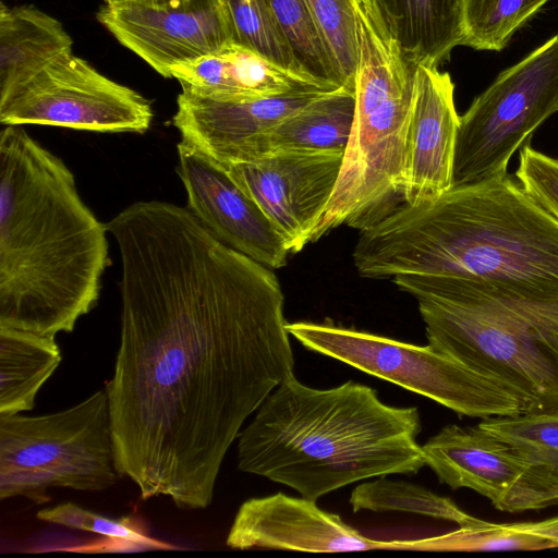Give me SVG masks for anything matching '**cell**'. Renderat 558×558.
Listing matches in <instances>:
<instances>
[{"label": "cell", "mask_w": 558, "mask_h": 558, "mask_svg": "<svg viewBox=\"0 0 558 558\" xmlns=\"http://www.w3.org/2000/svg\"><path fill=\"white\" fill-rule=\"evenodd\" d=\"M106 226L121 260L106 386L118 473L144 499L205 509L244 422L293 374L283 292L186 207L136 202Z\"/></svg>", "instance_id": "6da1fadb"}, {"label": "cell", "mask_w": 558, "mask_h": 558, "mask_svg": "<svg viewBox=\"0 0 558 558\" xmlns=\"http://www.w3.org/2000/svg\"><path fill=\"white\" fill-rule=\"evenodd\" d=\"M107 226L22 125L0 132V326L54 337L97 304Z\"/></svg>", "instance_id": "7a4b0ae2"}, {"label": "cell", "mask_w": 558, "mask_h": 558, "mask_svg": "<svg viewBox=\"0 0 558 558\" xmlns=\"http://www.w3.org/2000/svg\"><path fill=\"white\" fill-rule=\"evenodd\" d=\"M353 263L363 278L454 276L558 301V220L507 174L404 204L361 231Z\"/></svg>", "instance_id": "3957f363"}, {"label": "cell", "mask_w": 558, "mask_h": 558, "mask_svg": "<svg viewBox=\"0 0 558 558\" xmlns=\"http://www.w3.org/2000/svg\"><path fill=\"white\" fill-rule=\"evenodd\" d=\"M417 408L384 403L366 385L329 389L294 373L264 400L238 436V468L318 498L349 484L414 474L424 465Z\"/></svg>", "instance_id": "277c9868"}, {"label": "cell", "mask_w": 558, "mask_h": 558, "mask_svg": "<svg viewBox=\"0 0 558 558\" xmlns=\"http://www.w3.org/2000/svg\"><path fill=\"white\" fill-rule=\"evenodd\" d=\"M428 345L502 385L523 413L558 411V301L454 276L401 275Z\"/></svg>", "instance_id": "5b68a950"}, {"label": "cell", "mask_w": 558, "mask_h": 558, "mask_svg": "<svg viewBox=\"0 0 558 558\" xmlns=\"http://www.w3.org/2000/svg\"><path fill=\"white\" fill-rule=\"evenodd\" d=\"M355 112L333 193L312 242L348 226L364 230L405 204L409 131L416 65L365 0L356 5Z\"/></svg>", "instance_id": "8992f818"}, {"label": "cell", "mask_w": 558, "mask_h": 558, "mask_svg": "<svg viewBox=\"0 0 558 558\" xmlns=\"http://www.w3.org/2000/svg\"><path fill=\"white\" fill-rule=\"evenodd\" d=\"M120 477L107 390L38 416L0 415V499L49 500L48 489L105 490Z\"/></svg>", "instance_id": "52a82bcc"}, {"label": "cell", "mask_w": 558, "mask_h": 558, "mask_svg": "<svg viewBox=\"0 0 558 558\" xmlns=\"http://www.w3.org/2000/svg\"><path fill=\"white\" fill-rule=\"evenodd\" d=\"M287 329L306 349L427 397L459 415L485 420L523 413L520 401L502 385L428 344L330 323H288Z\"/></svg>", "instance_id": "ba28073f"}, {"label": "cell", "mask_w": 558, "mask_h": 558, "mask_svg": "<svg viewBox=\"0 0 558 558\" xmlns=\"http://www.w3.org/2000/svg\"><path fill=\"white\" fill-rule=\"evenodd\" d=\"M558 112V35L502 71L460 116L452 187L508 174L513 154Z\"/></svg>", "instance_id": "9c48e42d"}, {"label": "cell", "mask_w": 558, "mask_h": 558, "mask_svg": "<svg viewBox=\"0 0 558 558\" xmlns=\"http://www.w3.org/2000/svg\"><path fill=\"white\" fill-rule=\"evenodd\" d=\"M150 102L66 52L0 98L3 125H50L101 133H144Z\"/></svg>", "instance_id": "30bf717a"}, {"label": "cell", "mask_w": 558, "mask_h": 558, "mask_svg": "<svg viewBox=\"0 0 558 558\" xmlns=\"http://www.w3.org/2000/svg\"><path fill=\"white\" fill-rule=\"evenodd\" d=\"M422 450L440 483L473 489L498 510L520 512L558 505V474L478 424L447 425Z\"/></svg>", "instance_id": "8fae6325"}, {"label": "cell", "mask_w": 558, "mask_h": 558, "mask_svg": "<svg viewBox=\"0 0 558 558\" xmlns=\"http://www.w3.org/2000/svg\"><path fill=\"white\" fill-rule=\"evenodd\" d=\"M97 20L163 77L170 68L234 41L221 0H128L106 3Z\"/></svg>", "instance_id": "7c38bea8"}, {"label": "cell", "mask_w": 558, "mask_h": 558, "mask_svg": "<svg viewBox=\"0 0 558 558\" xmlns=\"http://www.w3.org/2000/svg\"><path fill=\"white\" fill-rule=\"evenodd\" d=\"M344 153L276 150L222 167L259 206L290 254L312 242L333 193Z\"/></svg>", "instance_id": "4fadbf2b"}, {"label": "cell", "mask_w": 558, "mask_h": 558, "mask_svg": "<svg viewBox=\"0 0 558 558\" xmlns=\"http://www.w3.org/2000/svg\"><path fill=\"white\" fill-rule=\"evenodd\" d=\"M177 148L186 208L223 244L270 269L283 267L290 253L259 206L220 165L182 142Z\"/></svg>", "instance_id": "5bb4252c"}, {"label": "cell", "mask_w": 558, "mask_h": 558, "mask_svg": "<svg viewBox=\"0 0 558 558\" xmlns=\"http://www.w3.org/2000/svg\"><path fill=\"white\" fill-rule=\"evenodd\" d=\"M331 90L306 86L274 97L220 100L181 88L173 125L182 143L227 167L242 161L260 135Z\"/></svg>", "instance_id": "9a60e30c"}, {"label": "cell", "mask_w": 558, "mask_h": 558, "mask_svg": "<svg viewBox=\"0 0 558 558\" xmlns=\"http://www.w3.org/2000/svg\"><path fill=\"white\" fill-rule=\"evenodd\" d=\"M230 548L307 553L392 550V541L365 537L316 500L281 492L244 501L226 541Z\"/></svg>", "instance_id": "2e32d148"}, {"label": "cell", "mask_w": 558, "mask_h": 558, "mask_svg": "<svg viewBox=\"0 0 558 558\" xmlns=\"http://www.w3.org/2000/svg\"><path fill=\"white\" fill-rule=\"evenodd\" d=\"M459 120L450 75L418 65L408 142L407 205L433 202L452 187Z\"/></svg>", "instance_id": "e0dca14e"}, {"label": "cell", "mask_w": 558, "mask_h": 558, "mask_svg": "<svg viewBox=\"0 0 558 558\" xmlns=\"http://www.w3.org/2000/svg\"><path fill=\"white\" fill-rule=\"evenodd\" d=\"M169 72L181 88L220 100L274 97L306 86L340 88L291 72L234 41L209 54L172 65Z\"/></svg>", "instance_id": "ac0fdd59"}, {"label": "cell", "mask_w": 558, "mask_h": 558, "mask_svg": "<svg viewBox=\"0 0 558 558\" xmlns=\"http://www.w3.org/2000/svg\"><path fill=\"white\" fill-rule=\"evenodd\" d=\"M414 65L438 68L463 46V0H365Z\"/></svg>", "instance_id": "d6986e66"}, {"label": "cell", "mask_w": 558, "mask_h": 558, "mask_svg": "<svg viewBox=\"0 0 558 558\" xmlns=\"http://www.w3.org/2000/svg\"><path fill=\"white\" fill-rule=\"evenodd\" d=\"M355 101L354 86H342L322 95L255 140L240 162L276 150L344 153Z\"/></svg>", "instance_id": "ffe728a7"}, {"label": "cell", "mask_w": 558, "mask_h": 558, "mask_svg": "<svg viewBox=\"0 0 558 558\" xmlns=\"http://www.w3.org/2000/svg\"><path fill=\"white\" fill-rule=\"evenodd\" d=\"M62 24L31 5L0 4V98L72 51Z\"/></svg>", "instance_id": "44dd1931"}, {"label": "cell", "mask_w": 558, "mask_h": 558, "mask_svg": "<svg viewBox=\"0 0 558 558\" xmlns=\"http://www.w3.org/2000/svg\"><path fill=\"white\" fill-rule=\"evenodd\" d=\"M61 360L54 337L0 326V415L32 410Z\"/></svg>", "instance_id": "7402d4cb"}, {"label": "cell", "mask_w": 558, "mask_h": 558, "mask_svg": "<svg viewBox=\"0 0 558 558\" xmlns=\"http://www.w3.org/2000/svg\"><path fill=\"white\" fill-rule=\"evenodd\" d=\"M556 547L558 515L518 523H493L476 518L472 523L441 535L392 541V550L510 551Z\"/></svg>", "instance_id": "603a6c76"}, {"label": "cell", "mask_w": 558, "mask_h": 558, "mask_svg": "<svg viewBox=\"0 0 558 558\" xmlns=\"http://www.w3.org/2000/svg\"><path fill=\"white\" fill-rule=\"evenodd\" d=\"M349 501L354 512H411L453 521L459 526L472 523L476 519L461 510L450 498L416 484L388 480L385 475L360 484L352 490Z\"/></svg>", "instance_id": "cb8c5ba5"}, {"label": "cell", "mask_w": 558, "mask_h": 558, "mask_svg": "<svg viewBox=\"0 0 558 558\" xmlns=\"http://www.w3.org/2000/svg\"><path fill=\"white\" fill-rule=\"evenodd\" d=\"M268 3L304 72L329 86H347L306 0H268Z\"/></svg>", "instance_id": "d4e9b609"}, {"label": "cell", "mask_w": 558, "mask_h": 558, "mask_svg": "<svg viewBox=\"0 0 558 558\" xmlns=\"http://www.w3.org/2000/svg\"><path fill=\"white\" fill-rule=\"evenodd\" d=\"M549 0H463V46L500 51Z\"/></svg>", "instance_id": "484cf974"}, {"label": "cell", "mask_w": 558, "mask_h": 558, "mask_svg": "<svg viewBox=\"0 0 558 558\" xmlns=\"http://www.w3.org/2000/svg\"><path fill=\"white\" fill-rule=\"evenodd\" d=\"M221 1L233 26L234 43L258 52L291 72L317 80L305 73L299 64L268 0Z\"/></svg>", "instance_id": "4316f807"}, {"label": "cell", "mask_w": 558, "mask_h": 558, "mask_svg": "<svg viewBox=\"0 0 558 558\" xmlns=\"http://www.w3.org/2000/svg\"><path fill=\"white\" fill-rule=\"evenodd\" d=\"M360 0H306L336 68L354 86L359 62L356 5Z\"/></svg>", "instance_id": "83f0119b"}, {"label": "cell", "mask_w": 558, "mask_h": 558, "mask_svg": "<svg viewBox=\"0 0 558 558\" xmlns=\"http://www.w3.org/2000/svg\"><path fill=\"white\" fill-rule=\"evenodd\" d=\"M478 425L558 474V411L489 417Z\"/></svg>", "instance_id": "f1b7e54d"}, {"label": "cell", "mask_w": 558, "mask_h": 558, "mask_svg": "<svg viewBox=\"0 0 558 558\" xmlns=\"http://www.w3.org/2000/svg\"><path fill=\"white\" fill-rule=\"evenodd\" d=\"M37 519L65 527L96 533L130 543L147 544L149 539L130 520L110 519L73 502H63L37 512Z\"/></svg>", "instance_id": "f546056e"}, {"label": "cell", "mask_w": 558, "mask_h": 558, "mask_svg": "<svg viewBox=\"0 0 558 558\" xmlns=\"http://www.w3.org/2000/svg\"><path fill=\"white\" fill-rule=\"evenodd\" d=\"M515 177L524 191L558 220V159L526 144L520 149Z\"/></svg>", "instance_id": "4dcf8cb0"}, {"label": "cell", "mask_w": 558, "mask_h": 558, "mask_svg": "<svg viewBox=\"0 0 558 558\" xmlns=\"http://www.w3.org/2000/svg\"><path fill=\"white\" fill-rule=\"evenodd\" d=\"M105 1H106V3L111 4V3H118V2H123V1H128V0H105Z\"/></svg>", "instance_id": "1f68e13d"}]
</instances>
